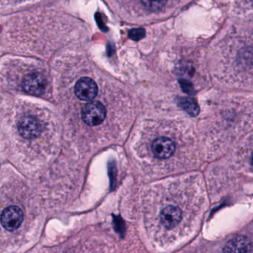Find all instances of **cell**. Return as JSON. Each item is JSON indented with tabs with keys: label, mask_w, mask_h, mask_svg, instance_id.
<instances>
[{
	"label": "cell",
	"mask_w": 253,
	"mask_h": 253,
	"mask_svg": "<svg viewBox=\"0 0 253 253\" xmlns=\"http://www.w3.org/2000/svg\"><path fill=\"white\" fill-rule=\"evenodd\" d=\"M215 53L226 66L253 68V23H238L226 29L215 44Z\"/></svg>",
	"instance_id": "obj_1"
},
{
	"label": "cell",
	"mask_w": 253,
	"mask_h": 253,
	"mask_svg": "<svg viewBox=\"0 0 253 253\" xmlns=\"http://www.w3.org/2000/svg\"><path fill=\"white\" fill-rule=\"evenodd\" d=\"M184 218V212L180 207L175 205H166L159 212L157 221V228L163 231L170 232L181 224Z\"/></svg>",
	"instance_id": "obj_2"
},
{
	"label": "cell",
	"mask_w": 253,
	"mask_h": 253,
	"mask_svg": "<svg viewBox=\"0 0 253 253\" xmlns=\"http://www.w3.org/2000/svg\"><path fill=\"white\" fill-rule=\"evenodd\" d=\"M25 214L17 205H10L1 211V225L7 233H14L24 224Z\"/></svg>",
	"instance_id": "obj_3"
},
{
	"label": "cell",
	"mask_w": 253,
	"mask_h": 253,
	"mask_svg": "<svg viewBox=\"0 0 253 253\" xmlns=\"http://www.w3.org/2000/svg\"><path fill=\"white\" fill-rule=\"evenodd\" d=\"M106 117V109L101 102L95 101L86 104L82 111V118L89 126L101 125Z\"/></svg>",
	"instance_id": "obj_4"
},
{
	"label": "cell",
	"mask_w": 253,
	"mask_h": 253,
	"mask_svg": "<svg viewBox=\"0 0 253 253\" xmlns=\"http://www.w3.org/2000/svg\"><path fill=\"white\" fill-rule=\"evenodd\" d=\"M18 130L21 136L26 139H34L41 132V125L35 117L25 116L18 123Z\"/></svg>",
	"instance_id": "obj_5"
},
{
	"label": "cell",
	"mask_w": 253,
	"mask_h": 253,
	"mask_svg": "<svg viewBox=\"0 0 253 253\" xmlns=\"http://www.w3.org/2000/svg\"><path fill=\"white\" fill-rule=\"evenodd\" d=\"M152 150L157 159H167L175 153L176 144L173 140L168 137H159L153 141Z\"/></svg>",
	"instance_id": "obj_6"
},
{
	"label": "cell",
	"mask_w": 253,
	"mask_h": 253,
	"mask_svg": "<svg viewBox=\"0 0 253 253\" xmlns=\"http://www.w3.org/2000/svg\"><path fill=\"white\" fill-rule=\"evenodd\" d=\"M46 85L47 83L44 76L36 72L27 75L22 83V87L25 91L36 96L42 94L46 90Z\"/></svg>",
	"instance_id": "obj_7"
},
{
	"label": "cell",
	"mask_w": 253,
	"mask_h": 253,
	"mask_svg": "<svg viewBox=\"0 0 253 253\" xmlns=\"http://www.w3.org/2000/svg\"><path fill=\"white\" fill-rule=\"evenodd\" d=\"M233 14L253 20V0H221Z\"/></svg>",
	"instance_id": "obj_8"
},
{
	"label": "cell",
	"mask_w": 253,
	"mask_h": 253,
	"mask_svg": "<svg viewBox=\"0 0 253 253\" xmlns=\"http://www.w3.org/2000/svg\"><path fill=\"white\" fill-rule=\"evenodd\" d=\"M98 86L96 83L90 78L84 77L80 79L75 86V94L80 100H93L98 94Z\"/></svg>",
	"instance_id": "obj_9"
},
{
	"label": "cell",
	"mask_w": 253,
	"mask_h": 253,
	"mask_svg": "<svg viewBox=\"0 0 253 253\" xmlns=\"http://www.w3.org/2000/svg\"><path fill=\"white\" fill-rule=\"evenodd\" d=\"M223 253H252V245L247 238L238 236L226 244Z\"/></svg>",
	"instance_id": "obj_10"
},
{
	"label": "cell",
	"mask_w": 253,
	"mask_h": 253,
	"mask_svg": "<svg viewBox=\"0 0 253 253\" xmlns=\"http://www.w3.org/2000/svg\"><path fill=\"white\" fill-rule=\"evenodd\" d=\"M181 108L190 115L196 116L199 112V106L193 99L190 98H181L180 99Z\"/></svg>",
	"instance_id": "obj_11"
},
{
	"label": "cell",
	"mask_w": 253,
	"mask_h": 253,
	"mask_svg": "<svg viewBox=\"0 0 253 253\" xmlns=\"http://www.w3.org/2000/svg\"><path fill=\"white\" fill-rule=\"evenodd\" d=\"M250 162H251V166H252L253 168V151L252 154H251V159H250Z\"/></svg>",
	"instance_id": "obj_12"
}]
</instances>
